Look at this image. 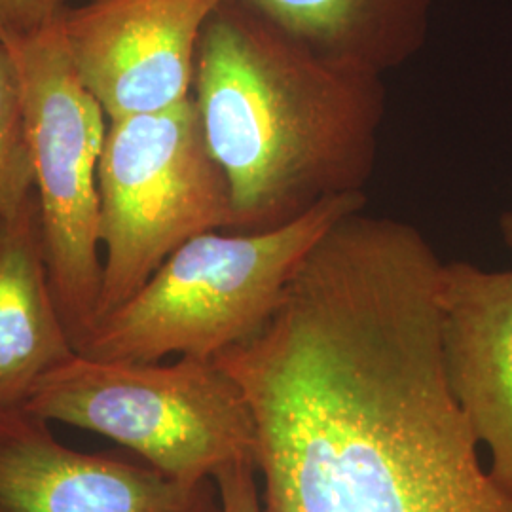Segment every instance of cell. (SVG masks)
<instances>
[{
  "label": "cell",
  "instance_id": "8fae6325",
  "mask_svg": "<svg viewBox=\"0 0 512 512\" xmlns=\"http://www.w3.org/2000/svg\"><path fill=\"white\" fill-rule=\"evenodd\" d=\"M313 52L382 76L420 54L437 0H238Z\"/></svg>",
  "mask_w": 512,
  "mask_h": 512
},
{
  "label": "cell",
  "instance_id": "ba28073f",
  "mask_svg": "<svg viewBox=\"0 0 512 512\" xmlns=\"http://www.w3.org/2000/svg\"><path fill=\"white\" fill-rule=\"evenodd\" d=\"M0 512H224L215 480L84 454L23 406L0 410Z\"/></svg>",
  "mask_w": 512,
  "mask_h": 512
},
{
  "label": "cell",
  "instance_id": "5bb4252c",
  "mask_svg": "<svg viewBox=\"0 0 512 512\" xmlns=\"http://www.w3.org/2000/svg\"><path fill=\"white\" fill-rule=\"evenodd\" d=\"M224 512H262V499L256 484V465L239 461L224 467L215 476Z\"/></svg>",
  "mask_w": 512,
  "mask_h": 512
},
{
  "label": "cell",
  "instance_id": "5b68a950",
  "mask_svg": "<svg viewBox=\"0 0 512 512\" xmlns=\"http://www.w3.org/2000/svg\"><path fill=\"white\" fill-rule=\"evenodd\" d=\"M99 200L105 255L97 323L186 241L234 230L230 188L205 143L192 95L160 112L109 120Z\"/></svg>",
  "mask_w": 512,
  "mask_h": 512
},
{
  "label": "cell",
  "instance_id": "8992f818",
  "mask_svg": "<svg viewBox=\"0 0 512 512\" xmlns=\"http://www.w3.org/2000/svg\"><path fill=\"white\" fill-rule=\"evenodd\" d=\"M4 44L25 103L55 304L78 353L97 325L103 289L99 162L109 118L74 69L61 19Z\"/></svg>",
  "mask_w": 512,
  "mask_h": 512
},
{
  "label": "cell",
  "instance_id": "4fadbf2b",
  "mask_svg": "<svg viewBox=\"0 0 512 512\" xmlns=\"http://www.w3.org/2000/svg\"><path fill=\"white\" fill-rule=\"evenodd\" d=\"M69 0H0V42L27 37L59 21Z\"/></svg>",
  "mask_w": 512,
  "mask_h": 512
},
{
  "label": "cell",
  "instance_id": "9c48e42d",
  "mask_svg": "<svg viewBox=\"0 0 512 512\" xmlns=\"http://www.w3.org/2000/svg\"><path fill=\"white\" fill-rule=\"evenodd\" d=\"M437 306L450 393L490 452V475L512 492V270L442 262Z\"/></svg>",
  "mask_w": 512,
  "mask_h": 512
},
{
  "label": "cell",
  "instance_id": "277c9868",
  "mask_svg": "<svg viewBox=\"0 0 512 512\" xmlns=\"http://www.w3.org/2000/svg\"><path fill=\"white\" fill-rule=\"evenodd\" d=\"M23 408L114 440L184 484L215 480L239 461L256 465L255 414L215 359L164 365L74 353L35 385Z\"/></svg>",
  "mask_w": 512,
  "mask_h": 512
},
{
  "label": "cell",
  "instance_id": "7c38bea8",
  "mask_svg": "<svg viewBox=\"0 0 512 512\" xmlns=\"http://www.w3.org/2000/svg\"><path fill=\"white\" fill-rule=\"evenodd\" d=\"M35 194L33 152L18 71L0 42V215H10Z\"/></svg>",
  "mask_w": 512,
  "mask_h": 512
},
{
  "label": "cell",
  "instance_id": "9a60e30c",
  "mask_svg": "<svg viewBox=\"0 0 512 512\" xmlns=\"http://www.w3.org/2000/svg\"><path fill=\"white\" fill-rule=\"evenodd\" d=\"M499 232H501V238L505 241V245L512 251V211H507V213L501 215Z\"/></svg>",
  "mask_w": 512,
  "mask_h": 512
},
{
  "label": "cell",
  "instance_id": "6da1fadb",
  "mask_svg": "<svg viewBox=\"0 0 512 512\" xmlns=\"http://www.w3.org/2000/svg\"><path fill=\"white\" fill-rule=\"evenodd\" d=\"M440 266L414 224L351 213L215 359L255 414L262 512H512L446 382Z\"/></svg>",
  "mask_w": 512,
  "mask_h": 512
},
{
  "label": "cell",
  "instance_id": "30bf717a",
  "mask_svg": "<svg viewBox=\"0 0 512 512\" xmlns=\"http://www.w3.org/2000/svg\"><path fill=\"white\" fill-rule=\"evenodd\" d=\"M76 349L55 304L37 194L0 215V410L25 406L35 385Z\"/></svg>",
  "mask_w": 512,
  "mask_h": 512
},
{
  "label": "cell",
  "instance_id": "7a4b0ae2",
  "mask_svg": "<svg viewBox=\"0 0 512 512\" xmlns=\"http://www.w3.org/2000/svg\"><path fill=\"white\" fill-rule=\"evenodd\" d=\"M192 99L230 188L234 230H270L365 194L387 112L382 76L323 57L222 0L203 25Z\"/></svg>",
  "mask_w": 512,
  "mask_h": 512
},
{
  "label": "cell",
  "instance_id": "52a82bcc",
  "mask_svg": "<svg viewBox=\"0 0 512 512\" xmlns=\"http://www.w3.org/2000/svg\"><path fill=\"white\" fill-rule=\"evenodd\" d=\"M222 0H86L61 29L74 69L107 118L150 114L192 95L203 25Z\"/></svg>",
  "mask_w": 512,
  "mask_h": 512
},
{
  "label": "cell",
  "instance_id": "3957f363",
  "mask_svg": "<svg viewBox=\"0 0 512 512\" xmlns=\"http://www.w3.org/2000/svg\"><path fill=\"white\" fill-rule=\"evenodd\" d=\"M365 205L366 194H353L270 230H211L186 241L78 353L133 363L219 357L268 323L311 247Z\"/></svg>",
  "mask_w": 512,
  "mask_h": 512
}]
</instances>
